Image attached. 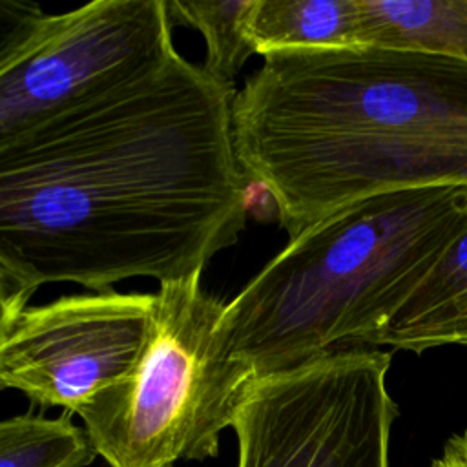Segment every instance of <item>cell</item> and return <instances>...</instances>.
Returning <instances> with one entry per match:
<instances>
[{
	"label": "cell",
	"instance_id": "obj_3",
	"mask_svg": "<svg viewBox=\"0 0 467 467\" xmlns=\"http://www.w3.org/2000/svg\"><path fill=\"white\" fill-rule=\"evenodd\" d=\"M224 306L201 275L159 286L137 363L77 412L109 467H173L217 456L223 431L257 379L221 343Z\"/></svg>",
	"mask_w": 467,
	"mask_h": 467
},
{
	"label": "cell",
	"instance_id": "obj_9",
	"mask_svg": "<svg viewBox=\"0 0 467 467\" xmlns=\"http://www.w3.org/2000/svg\"><path fill=\"white\" fill-rule=\"evenodd\" d=\"M248 35L261 57L361 47L358 0H254Z\"/></svg>",
	"mask_w": 467,
	"mask_h": 467
},
{
	"label": "cell",
	"instance_id": "obj_11",
	"mask_svg": "<svg viewBox=\"0 0 467 467\" xmlns=\"http://www.w3.org/2000/svg\"><path fill=\"white\" fill-rule=\"evenodd\" d=\"M254 0H166L171 24L199 31L206 44L204 69L234 84L244 62L257 55L248 35Z\"/></svg>",
	"mask_w": 467,
	"mask_h": 467
},
{
	"label": "cell",
	"instance_id": "obj_8",
	"mask_svg": "<svg viewBox=\"0 0 467 467\" xmlns=\"http://www.w3.org/2000/svg\"><path fill=\"white\" fill-rule=\"evenodd\" d=\"M361 47H387L467 62V0H358Z\"/></svg>",
	"mask_w": 467,
	"mask_h": 467
},
{
	"label": "cell",
	"instance_id": "obj_12",
	"mask_svg": "<svg viewBox=\"0 0 467 467\" xmlns=\"http://www.w3.org/2000/svg\"><path fill=\"white\" fill-rule=\"evenodd\" d=\"M431 467H467V431L452 434L441 447Z\"/></svg>",
	"mask_w": 467,
	"mask_h": 467
},
{
	"label": "cell",
	"instance_id": "obj_7",
	"mask_svg": "<svg viewBox=\"0 0 467 467\" xmlns=\"http://www.w3.org/2000/svg\"><path fill=\"white\" fill-rule=\"evenodd\" d=\"M467 345V224L372 347L423 350Z\"/></svg>",
	"mask_w": 467,
	"mask_h": 467
},
{
	"label": "cell",
	"instance_id": "obj_5",
	"mask_svg": "<svg viewBox=\"0 0 467 467\" xmlns=\"http://www.w3.org/2000/svg\"><path fill=\"white\" fill-rule=\"evenodd\" d=\"M390 361L354 347L257 378L232 425L237 467H390Z\"/></svg>",
	"mask_w": 467,
	"mask_h": 467
},
{
	"label": "cell",
	"instance_id": "obj_2",
	"mask_svg": "<svg viewBox=\"0 0 467 467\" xmlns=\"http://www.w3.org/2000/svg\"><path fill=\"white\" fill-rule=\"evenodd\" d=\"M467 224V186L352 202L292 237L226 303V354L257 378L372 347Z\"/></svg>",
	"mask_w": 467,
	"mask_h": 467
},
{
	"label": "cell",
	"instance_id": "obj_6",
	"mask_svg": "<svg viewBox=\"0 0 467 467\" xmlns=\"http://www.w3.org/2000/svg\"><path fill=\"white\" fill-rule=\"evenodd\" d=\"M153 316L155 294L115 290L62 296L0 316V387L77 414L131 370Z\"/></svg>",
	"mask_w": 467,
	"mask_h": 467
},
{
	"label": "cell",
	"instance_id": "obj_10",
	"mask_svg": "<svg viewBox=\"0 0 467 467\" xmlns=\"http://www.w3.org/2000/svg\"><path fill=\"white\" fill-rule=\"evenodd\" d=\"M97 456L71 412L58 418L26 412L0 421V467H88Z\"/></svg>",
	"mask_w": 467,
	"mask_h": 467
},
{
	"label": "cell",
	"instance_id": "obj_4",
	"mask_svg": "<svg viewBox=\"0 0 467 467\" xmlns=\"http://www.w3.org/2000/svg\"><path fill=\"white\" fill-rule=\"evenodd\" d=\"M166 0H95L47 15L0 0V142L162 64L175 49Z\"/></svg>",
	"mask_w": 467,
	"mask_h": 467
},
{
	"label": "cell",
	"instance_id": "obj_1",
	"mask_svg": "<svg viewBox=\"0 0 467 467\" xmlns=\"http://www.w3.org/2000/svg\"><path fill=\"white\" fill-rule=\"evenodd\" d=\"M237 89L173 51L0 142V316L47 283L113 290L202 275L246 226Z\"/></svg>",
	"mask_w": 467,
	"mask_h": 467
}]
</instances>
